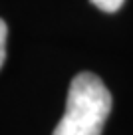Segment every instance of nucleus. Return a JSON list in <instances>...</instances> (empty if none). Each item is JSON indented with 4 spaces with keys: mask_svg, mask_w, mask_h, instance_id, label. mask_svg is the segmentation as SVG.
<instances>
[{
    "mask_svg": "<svg viewBox=\"0 0 133 135\" xmlns=\"http://www.w3.org/2000/svg\"><path fill=\"white\" fill-rule=\"evenodd\" d=\"M111 111V93L96 74L83 72L72 80L66 111L52 135H101Z\"/></svg>",
    "mask_w": 133,
    "mask_h": 135,
    "instance_id": "nucleus-1",
    "label": "nucleus"
},
{
    "mask_svg": "<svg viewBox=\"0 0 133 135\" xmlns=\"http://www.w3.org/2000/svg\"><path fill=\"white\" fill-rule=\"evenodd\" d=\"M92 2L103 12H117L125 0H92Z\"/></svg>",
    "mask_w": 133,
    "mask_h": 135,
    "instance_id": "nucleus-2",
    "label": "nucleus"
},
{
    "mask_svg": "<svg viewBox=\"0 0 133 135\" xmlns=\"http://www.w3.org/2000/svg\"><path fill=\"white\" fill-rule=\"evenodd\" d=\"M6 36H8V26L0 18V68L6 60Z\"/></svg>",
    "mask_w": 133,
    "mask_h": 135,
    "instance_id": "nucleus-3",
    "label": "nucleus"
}]
</instances>
